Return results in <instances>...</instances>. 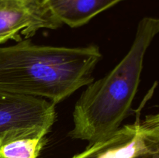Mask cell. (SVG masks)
Wrapping results in <instances>:
<instances>
[{
  "label": "cell",
  "mask_w": 159,
  "mask_h": 158,
  "mask_svg": "<svg viewBox=\"0 0 159 158\" xmlns=\"http://www.w3.org/2000/svg\"><path fill=\"white\" fill-rule=\"evenodd\" d=\"M102 58L96 45L65 47L21 40L0 47V91L62 102L94 81Z\"/></svg>",
  "instance_id": "6da1fadb"
},
{
  "label": "cell",
  "mask_w": 159,
  "mask_h": 158,
  "mask_svg": "<svg viewBox=\"0 0 159 158\" xmlns=\"http://www.w3.org/2000/svg\"><path fill=\"white\" fill-rule=\"evenodd\" d=\"M158 33L159 18L141 19L125 57L103 77L87 85L76 102L71 138L92 144L120 127L138 91L146 52Z\"/></svg>",
  "instance_id": "7a4b0ae2"
},
{
  "label": "cell",
  "mask_w": 159,
  "mask_h": 158,
  "mask_svg": "<svg viewBox=\"0 0 159 158\" xmlns=\"http://www.w3.org/2000/svg\"><path fill=\"white\" fill-rule=\"evenodd\" d=\"M71 158H159V113L120 127Z\"/></svg>",
  "instance_id": "3957f363"
},
{
  "label": "cell",
  "mask_w": 159,
  "mask_h": 158,
  "mask_svg": "<svg viewBox=\"0 0 159 158\" xmlns=\"http://www.w3.org/2000/svg\"><path fill=\"white\" fill-rule=\"evenodd\" d=\"M61 26L45 0H0V44L21 41L20 34L30 38L39 29Z\"/></svg>",
  "instance_id": "277c9868"
},
{
  "label": "cell",
  "mask_w": 159,
  "mask_h": 158,
  "mask_svg": "<svg viewBox=\"0 0 159 158\" xmlns=\"http://www.w3.org/2000/svg\"><path fill=\"white\" fill-rule=\"evenodd\" d=\"M55 119V105L47 99L0 91V138L14 130L49 132Z\"/></svg>",
  "instance_id": "5b68a950"
},
{
  "label": "cell",
  "mask_w": 159,
  "mask_h": 158,
  "mask_svg": "<svg viewBox=\"0 0 159 158\" xmlns=\"http://www.w3.org/2000/svg\"><path fill=\"white\" fill-rule=\"evenodd\" d=\"M54 16L71 28L82 26L124 0H45Z\"/></svg>",
  "instance_id": "8992f818"
},
{
  "label": "cell",
  "mask_w": 159,
  "mask_h": 158,
  "mask_svg": "<svg viewBox=\"0 0 159 158\" xmlns=\"http://www.w3.org/2000/svg\"><path fill=\"white\" fill-rule=\"evenodd\" d=\"M48 132L39 129L14 130L0 138V158H37Z\"/></svg>",
  "instance_id": "52a82bcc"
}]
</instances>
